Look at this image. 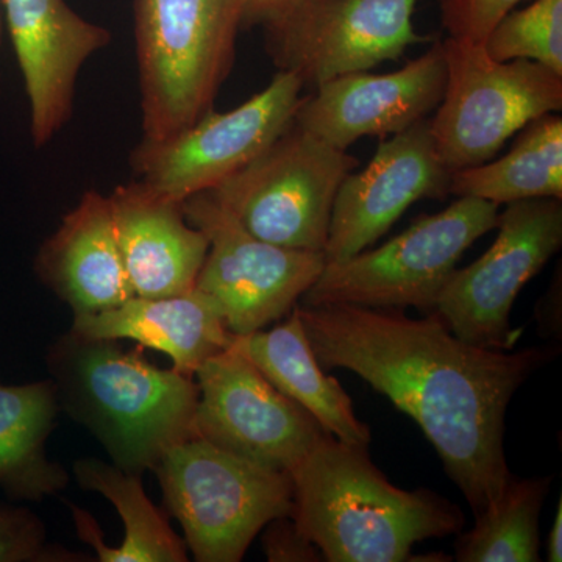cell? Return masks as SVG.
Returning <instances> with one entry per match:
<instances>
[{
	"label": "cell",
	"mask_w": 562,
	"mask_h": 562,
	"mask_svg": "<svg viewBox=\"0 0 562 562\" xmlns=\"http://www.w3.org/2000/svg\"><path fill=\"white\" fill-rule=\"evenodd\" d=\"M322 369L357 373L412 417L441 458L473 513L497 501L512 479L505 453L509 402L558 355L462 341L436 313L295 305Z\"/></svg>",
	"instance_id": "obj_1"
},
{
	"label": "cell",
	"mask_w": 562,
	"mask_h": 562,
	"mask_svg": "<svg viewBox=\"0 0 562 562\" xmlns=\"http://www.w3.org/2000/svg\"><path fill=\"white\" fill-rule=\"evenodd\" d=\"M290 475L292 520L324 561H409L417 542L464 528V513L449 498L394 486L369 447L325 431Z\"/></svg>",
	"instance_id": "obj_2"
},
{
	"label": "cell",
	"mask_w": 562,
	"mask_h": 562,
	"mask_svg": "<svg viewBox=\"0 0 562 562\" xmlns=\"http://www.w3.org/2000/svg\"><path fill=\"white\" fill-rule=\"evenodd\" d=\"M50 362L65 406L122 471H154L169 449L198 436L191 375L157 368L116 341L72 333L54 347Z\"/></svg>",
	"instance_id": "obj_3"
},
{
	"label": "cell",
	"mask_w": 562,
	"mask_h": 562,
	"mask_svg": "<svg viewBox=\"0 0 562 562\" xmlns=\"http://www.w3.org/2000/svg\"><path fill=\"white\" fill-rule=\"evenodd\" d=\"M241 27V0H135L140 140L171 138L213 110Z\"/></svg>",
	"instance_id": "obj_4"
},
{
	"label": "cell",
	"mask_w": 562,
	"mask_h": 562,
	"mask_svg": "<svg viewBox=\"0 0 562 562\" xmlns=\"http://www.w3.org/2000/svg\"><path fill=\"white\" fill-rule=\"evenodd\" d=\"M154 471L199 562L241 561L258 532L292 513L290 473L243 460L199 436L169 449Z\"/></svg>",
	"instance_id": "obj_5"
},
{
	"label": "cell",
	"mask_w": 562,
	"mask_h": 562,
	"mask_svg": "<svg viewBox=\"0 0 562 562\" xmlns=\"http://www.w3.org/2000/svg\"><path fill=\"white\" fill-rule=\"evenodd\" d=\"M497 224V203L464 195L449 209L414 221L376 249L325 262L301 305L416 308L430 314L462 254Z\"/></svg>",
	"instance_id": "obj_6"
},
{
	"label": "cell",
	"mask_w": 562,
	"mask_h": 562,
	"mask_svg": "<svg viewBox=\"0 0 562 562\" xmlns=\"http://www.w3.org/2000/svg\"><path fill=\"white\" fill-rule=\"evenodd\" d=\"M447 81L428 120L450 172L483 165L530 122L562 109V76L530 60L497 61L484 43L441 41Z\"/></svg>",
	"instance_id": "obj_7"
},
{
	"label": "cell",
	"mask_w": 562,
	"mask_h": 562,
	"mask_svg": "<svg viewBox=\"0 0 562 562\" xmlns=\"http://www.w3.org/2000/svg\"><path fill=\"white\" fill-rule=\"evenodd\" d=\"M358 165L292 121L268 149L210 192L261 241L324 254L336 194Z\"/></svg>",
	"instance_id": "obj_8"
},
{
	"label": "cell",
	"mask_w": 562,
	"mask_h": 562,
	"mask_svg": "<svg viewBox=\"0 0 562 562\" xmlns=\"http://www.w3.org/2000/svg\"><path fill=\"white\" fill-rule=\"evenodd\" d=\"M183 211L210 243L195 290L216 302L232 335L262 330L286 316L324 271L322 251L261 241L210 191L187 199Z\"/></svg>",
	"instance_id": "obj_9"
},
{
	"label": "cell",
	"mask_w": 562,
	"mask_h": 562,
	"mask_svg": "<svg viewBox=\"0 0 562 562\" xmlns=\"http://www.w3.org/2000/svg\"><path fill=\"white\" fill-rule=\"evenodd\" d=\"M302 90L299 77L279 70L265 90L236 109L225 113L211 110L158 143L139 140L131 157L135 180L180 203L213 190L290 127Z\"/></svg>",
	"instance_id": "obj_10"
},
{
	"label": "cell",
	"mask_w": 562,
	"mask_h": 562,
	"mask_svg": "<svg viewBox=\"0 0 562 562\" xmlns=\"http://www.w3.org/2000/svg\"><path fill=\"white\" fill-rule=\"evenodd\" d=\"M498 235L479 260L454 269L435 312L454 336L486 349L512 350V310L525 284L561 249L560 199H527L508 203L498 214Z\"/></svg>",
	"instance_id": "obj_11"
},
{
	"label": "cell",
	"mask_w": 562,
	"mask_h": 562,
	"mask_svg": "<svg viewBox=\"0 0 562 562\" xmlns=\"http://www.w3.org/2000/svg\"><path fill=\"white\" fill-rule=\"evenodd\" d=\"M417 0H305L266 24V50L303 87L397 61L408 47L430 43L413 25Z\"/></svg>",
	"instance_id": "obj_12"
},
{
	"label": "cell",
	"mask_w": 562,
	"mask_h": 562,
	"mask_svg": "<svg viewBox=\"0 0 562 562\" xmlns=\"http://www.w3.org/2000/svg\"><path fill=\"white\" fill-rule=\"evenodd\" d=\"M194 375L195 431L225 452L291 473L324 435L302 406L231 347L202 362Z\"/></svg>",
	"instance_id": "obj_13"
},
{
	"label": "cell",
	"mask_w": 562,
	"mask_h": 562,
	"mask_svg": "<svg viewBox=\"0 0 562 562\" xmlns=\"http://www.w3.org/2000/svg\"><path fill=\"white\" fill-rule=\"evenodd\" d=\"M450 181L452 172L439 158L428 120L383 140L371 162L339 187L325 260H347L368 249L413 203L447 198Z\"/></svg>",
	"instance_id": "obj_14"
},
{
	"label": "cell",
	"mask_w": 562,
	"mask_h": 562,
	"mask_svg": "<svg viewBox=\"0 0 562 562\" xmlns=\"http://www.w3.org/2000/svg\"><path fill=\"white\" fill-rule=\"evenodd\" d=\"M441 43L390 74H347L325 81L302 98L294 122L336 149L347 150L362 136L397 135L427 120L446 90Z\"/></svg>",
	"instance_id": "obj_15"
},
{
	"label": "cell",
	"mask_w": 562,
	"mask_h": 562,
	"mask_svg": "<svg viewBox=\"0 0 562 562\" xmlns=\"http://www.w3.org/2000/svg\"><path fill=\"white\" fill-rule=\"evenodd\" d=\"M31 103L36 147L46 146L72 116L85 63L109 46L111 33L83 20L65 0H0Z\"/></svg>",
	"instance_id": "obj_16"
},
{
	"label": "cell",
	"mask_w": 562,
	"mask_h": 562,
	"mask_svg": "<svg viewBox=\"0 0 562 562\" xmlns=\"http://www.w3.org/2000/svg\"><path fill=\"white\" fill-rule=\"evenodd\" d=\"M117 244L135 295L171 297L195 288L209 238L184 216L183 203L138 180L109 195Z\"/></svg>",
	"instance_id": "obj_17"
},
{
	"label": "cell",
	"mask_w": 562,
	"mask_h": 562,
	"mask_svg": "<svg viewBox=\"0 0 562 562\" xmlns=\"http://www.w3.org/2000/svg\"><path fill=\"white\" fill-rule=\"evenodd\" d=\"M41 279L68 302L74 316L103 312L135 295L125 271L110 199L85 192L57 233L41 247Z\"/></svg>",
	"instance_id": "obj_18"
},
{
	"label": "cell",
	"mask_w": 562,
	"mask_h": 562,
	"mask_svg": "<svg viewBox=\"0 0 562 562\" xmlns=\"http://www.w3.org/2000/svg\"><path fill=\"white\" fill-rule=\"evenodd\" d=\"M70 333L103 341L131 339L168 355L176 371L191 376L232 338L220 306L195 288L171 297L133 295L113 308L74 316Z\"/></svg>",
	"instance_id": "obj_19"
},
{
	"label": "cell",
	"mask_w": 562,
	"mask_h": 562,
	"mask_svg": "<svg viewBox=\"0 0 562 562\" xmlns=\"http://www.w3.org/2000/svg\"><path fill=\"white\" fill-rule=\"evenodd\" d=\"M244 355L292 402L302 406L319 427L339 441L369 447L371 428L358 419L353 402L335 376L322 369L297 310L272 330L232 335L228 346Z\"/></svg>",
	"instance_id": "obj_20"
},
{
	"label": "cell",
	"mask_w": 562,
	"mask_h": 562,
	"mask_svg": "<svg viewBox=\"0 0 562 562\" xmlns=\"http://www.w3.org/2000/svg\"><path fill=\"white\" fill-rule=\"evenodd\" d=\"M57 413L54 382L0 386V487L13 497L40 501L68 486V473L46 454Z\"/></svg>",
	"instance_id": "obj_21"
},
{
	"label": "cell",
	"mask_w": 562,
	"mask_h": 562,
	"mask_svg": "<svg viewBox=\"0 0 562 562\" xmlns=\"http://www.w3.org/2000/svg\"><path fill=\"white\" fill-rule=\"evenodd\" d=\"M74 473L88 491L109 498L125 527L121 547L111 549L102 541L101 530L90 514L72 506L74 522L80 538L94 547L103 562H184L187 547L169 527L168 520L149 501L139 475L98 460H80Z\"/></svg>",
	"instance_id": "obj_22"
},
{
	"label": "cell",
	"mask_w": 562,
	"mask_h": 562,
	"mask_svg": "<svg viewBox=\"0 0 562 562\" xmlns=\"http://www.w3.org/2000/svg\"><path fill=\"white\" fill-rule=\"evenodd\" d=\"M508 154L452 172L450 194L513 203L562 199V120L550 113L530 122Z\"/></svg>",
	"instance_id": "obj_23"
},
{
	"label": "cell",
	"mask_w": 562,
	"mask_h": 562,
	"mask_svg": "<svg viewBox=\"0 0 562 562\" xmlns=\"http://www.w3.org/2000/svg\"><path fill=\"white\" fill-rule=\"evenodd\" d=\"M552 479L512 475L497 501L475 514L471 531L458 532L454 558L460 562L541 561L539 517Z\"/></svg>",
	"instance_id": "obj_24"
},
{
	"label": "cell",
	"mask_w": 562,
	"mask_h": 562,
	"mask_svg": "<svg viewBox=\"0 0 562 562\" xmlns=\"http://www.w3.org/2000/svg\"><path fill=\"white\" fill-rule=\"evenodd\" d=\"M497 61L530 60L562 76V0H535L513 10L484 41Z\"/></svg>",
	"instance_id": "obj_25"
},
{
	"label": "cell",
	"mask_w": 562,
	"mask_h": 562,
	"mask_svg": "<svg viewBox=\"0 0 562 562\" xmlns=\"http://www.w3.org/2000/svg\"><path fill=\"white\" fill-rule=\"evenodd\" d=\"M524 0H442V25L450 38L484 43Z\"/></svg>",
	"instance_id": "obj_26"
},
{
	"label": "cell",
	"mask_w": 562,
	"mask_h": 562,
	"mask_svg": "<svg viewBox=\"0 0 562 562\" xmlns=\"http://www.w3.org/2000/svg\"><path fill=\"white\" fill-rule=\"evenodd\" d=\"M44 536L33 514L0 506V562L43 560Z\"/></svg>",
	"instance_id": "obj_27"
},
{
	"label": "cell",
	"mask_w": 562,
	"mask_h": 562,
	"mask_svg": "<svg viewBox=\"0 0 562 562\" xmlns=\"http://www.w3.org/2000/svg\"><path fill=\"white\" fill-rule=\"evenodd\" d=\"M266 557L272 562H319V549L292 520L291 516L279 517L266 527L265 539Z\"/></svg>",
	"instance_id": "obj_28"
},
{
	"label": "cell",
	"mask_w": 562,
	"mask_h": 562,
	"mask_svg": "<svg viewBox=\"0 0 562 562\" xmlns=\"http://www.w3.org/2000/svg\"><path fill=\"white\" fill-rule=\"evenodd\" d=\"M305 0H241L243 27L271 24L297 9Z\"/></svg>",
	"instance_id": "obj_29"
},
{
	"label": "cell",
	"mask_w": 562,
	"mask_h": 562,
	"mask_svg": "<svg viewBox=\"0 0 562 562\" xmlns=\"http://www.w3.org/2000/svg\"><path fill=\"white\" fill-rule=\"evenodd\" d=\"M547 561H562V501H558L557 516H554L552 530L549 535V543H547Z\"/></svg>",
	"instance_id": "obj_30"
},
{
	"label": "cell",
	"mask_w": 562,
	"mask_h": 562,
	"mask_svg": "<svg viewBox=\"0 0 562 562\" xmlns=\"http://www.w3.org/2000/svg\"><path fill=\"white\" fill-rule=\"evenodd\" d=\"M0 44H2V21H0Z\"/></svg>",
	"instance_id": "obj_31"
}]
</instances>
